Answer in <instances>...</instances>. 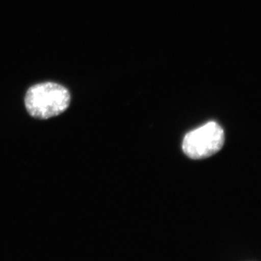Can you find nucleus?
Listing matches in <instances>:
<instances>
[{
    "instance_id": "nucleus-2",
    "label": "nucleus",
    "mask_w": 261,
    "mask_h": 261,
    "mask_svg": "<svg viewBox=\"0 0 261 261\" xmlns=\"http://www.w3.org/2000/svg\"><path fill=\"white\" fill-rule=\"evenodd\" d=\"M224 142L223 129L218 123L211 121L189 132L184 137L182 150L194 160L208 158L221 150Z\"/></svg>"
},
{
    "instance_id": "nucleus-1",
    "label": "nucleus",
    "mask_w": 261,
    "mask_h": 261,
    "mask_svg": "<svg viewBox=\"0 0 261 261\" xmlns=\"http://www.w3.org/2000/svg\"><path fill=\"white\" fill-rule=\"evenodd\" d=\"M67 88L55 83H39L28 89L25 97V108L35 118H51L59 116L70 106Z\"/></svg>"
}]
</instances>
